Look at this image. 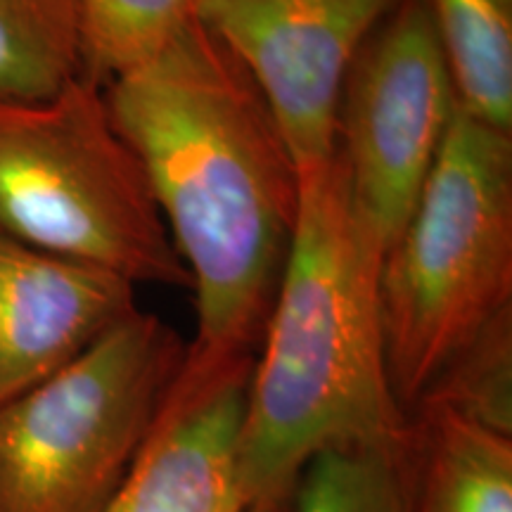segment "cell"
<instances>
[{
    "label": "cell",
    "mask_w": 512,
    "mask_h": 512,
    "mask_svg": "<svg viewBox=\"0 0 512 512\" xmlns=\"http://www.w3.org/2000/svg\"><path fill=\"white\" fill-rule=\"evenodd\" d=\"M195 290L197 330L162 406L254 370L299 214V171L252 76L197 19L105 86Z\"/></svg>",
    "instance_id": "obj_1"
},
{
    "label": "cell",
    "mask_w": 512,
    "mask_h": 512,
    "mask_svg": "<svg viewBox=\"0 0 512 512\" xmlns=\"http://www.w3.org/2000/svg\"><path fill=\"white\" fill-rule=\"evenodd\" d=\"M382 254L339 157L299 171L297 226L238 444L249 503L290 498L299 472L323 448L411 439V415L394 399L384 361Z\"/></svg>",
    "instance_id": "obj_2"
},
{
    "label": "cell",
    "mask_w": 512,
    "mask_h": 512,
    "mask_svg": "<svg viewBox=\"0 0 512 512\" xmlns=\"http://www.w3.org/2000/svg\"><path fill=\"white\" fill-rule=\"evenodd\" d=\"M384 361L408 415L512 306V133L456 107L411 219L380 261Z\"/></svg>",
    "instance_id": "obj_3"
},
{
    "label": "cell",
    "mask_w": 512,
    "mask_h": 512,
    "mask_svg": "<svg viewBox=\"0 0 512 512\" xmlns=\"http://www.w3.org/2000/svg\"><path fill=\"white\" fill-rule=\"evenodd\" d=\"M0 235L131 285L192 287L105 86L83 74L48 100L0 102Z\"/></svg>",
    "instance_id": "obj_4"
},
{
    "label": "cell",
    "mask_w": 512,
    "mask_h": 512,
    "mask_svg": "<svg viewBox=\"0 0 512 512\" xmlns=\"http://www.w3.org/2000/svg\"><path fill=\"white\" fill-rule=\"evenodd\" d=\"M185 339L131 311L72 363L0 403V512H105L183 366Z\"/></svg>",
    "instance_id": "obj_5"
},
{
    "label": "cell",
    "mask_w": 512,
    "mask_h": 512,
    "mask_svg": "<svg viewBox=\"0 0 512 512\" xmlns=\"http://www.w3.org/2000/svg\"><path fill=\"white\" fill-rule=\"evenodd\" d=\"M456 107L425 0H401L358 50L337 105L335 155L382 252L411 219Z\"/></svg>",
    "instance_id": "obj_6"
},
{
    "label": "cell",
    "mask_w": 512,
    "mask_h": 512,
    "mask_svg": "<svg viewBox=\"0 0 512 512\" xmlns=\"http://www.w3.org/2000/svg\"><path fill=\"white\" fill-rule=\"evenodd\" d=\"M401 0H200L197 19L264 95L297 171L337 150V105L358 50Z\"/></svg>",
    "instance_id": "obj_7"
},
{
    "label": "cell",
    "mask_w": 512,
    "mask_h": 512,
    "mask_svg": "<svg viewBox=\"0 0 512 512\" xmlns=\"http://www.w3.org/2000/svg\"><path fill=\"white\" fill-rule=\"evenodd\" d=\"M136 285L0 235V403L72 363L136 311Z\"/></svg>",
    "instance_id": "obj_8"
},
{
    "label": "cell",
    "mask_w": 512,
    "mask_h": 512,
    "mask_svg": "<svg viewBox=\"0 0 512 512\" xmlns=\"http://www.w3.org/2000/svg\"><path fill=\"white\" fill-rule=\"evenodd\" d=\"M252 375L166 408L105 512H242L238 444Z\"/></svg>",
    "instance_id": "obj_9"
},
{
    "label": "cell",
    "mask_w": 512,
    "mask_h": 512,
    "mask_svg": "<svg viewBox=\"0 0 512 512\" xmlns=\"http://www.w3.org/2000/svg\"><path fill=\"white\" fill-rule=\"evenodd\" d=\"M406 512H512V437L420 403L411 413Z\"/></svg>",
    "instance_id": "obj_10"
},
{
    "label": "cell",
    "mask_w": 512,
    "mask_h": 512,
    "mask_svg": "<svg viewBox=\"0 0 512 512\" xmlns=\"http://www.w3.org/2000/svg\"><path fill=\"white\" fill-rule=\"evenodd\" d=\"M458 105L512 133V0H425Z\"/></svg>",
    "instance_id": "obj_11"
},
{
    "label": "cell",
    "mask_w": 512,
    "mask_h": 512,
    "mask_svg": "<svg viewBox=\"0 0 512 512\" xmlns=\"http://www.w3.org/2000/svg\"><path fill=\"white\" fill-rule=\"evenodd\" d=\"M81 74L76 0H0V102H38Z\"/></svg>",
    "instance_id": "obj_12"
},
{
    "label": "cell",
    "mask_w": 512,
    "mask_h": 512,
    "mask_svg": "<svg viewBox=\"0 0 512 512\" xmlns=\"http://www.w3.org/2000/svg\"><path fill=\"white\" fill-rule=\"evenodd\" d=\"M200 0H76L81 74L100 86L143 67L197 22Z\"/></svg>",
    "instance_id": "obj_13"
},
{
    "label": "cell",
    "mask_w": 512,
    "mask_h": 512,
    "mask_svg": "<svg viewBox=\"0 0 512 512\" xmlns=\"http://www.w3.org/2000/svg\"><path fill=\"white\" fill-rule=\"evenodd\" d=\"M408 446H330L299 472L292 512H406Z\"/></svg>",
    "instance_id": "obj_14"
},
{
    "label": "cell",
    "mask_w": 512,
    "mask_h": 512,
    "mask_svg": "<svg viewBox=\"0 0 512 512\" xmlns=\"http://www.w3.org/2000/svg\"><path fill=\"white\" fill-rule=\"evenodd\" d=\"M420 403L448 408L484 430L512 437V306L496 313L439 370Z\"/></svg>",
    "instance_id": "obj_15"
},
{
    "label": "cell",
    "mask_w": 512,
    "mask_h": 512,
    "mask_svg": "<svg viewBox=\"0 0 512 512\" xmlns=\"http://www.w3.org/2000/svg\"><path fill=\"white\" fill-rule=\"evenodd\" d=\"M287 505H290V498H261L242 512H285Z\"/></svg>",
    "instance_id": "obj_16"
}]
</instances>
